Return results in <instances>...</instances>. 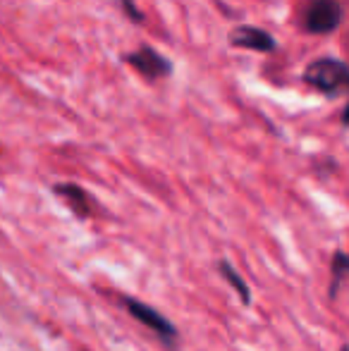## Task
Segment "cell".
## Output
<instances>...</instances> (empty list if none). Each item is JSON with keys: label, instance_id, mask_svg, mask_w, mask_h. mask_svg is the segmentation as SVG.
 <instances>
[{"label": "cell", "instance_id": "obj_1", "mask_svg": "<svg viewBox=\"0 0 349 351\" xmlns=\"http://www.w3.org/2000/svg\"><path fill=\"white\" fill-rule=\"evenodd\" d=\"M304 82L326 96H337L349 84V67L337 58H321L304 70Z\"/></svg>", "mask_w": 349, "mask_h": 351}, {"label": "cell", "instance_id": "obj_2", "mask_svg": "<svg viewBox=\"0 0 349 351\" xmlns=\"http://www.w3.org/2000/svg\"><path fill=\"white\" fill-rule=\"evenodd\" d=\"M120 299H122V306L130 311V315L136 320V323L144 325L146 330H151V332H154L163 344H168V347H177V337H180V332H177L175 325L170 323V320L165 318L158 308H154V306L144 304V301H139V299H132V296H120Z\"/></svg>", "mask_w": 349, "mask_h": 351}, {"label": "cell", "instance_id": "obj_3", "mask_svg": "<svg viewBox=\"0 0 349 351\" xmlns=\"http://www.w3.org/2000/svg\"><path fill=\"white\" fill-rule=\"evenodd\" d=\"M345 19V8L337 0H309L304 8V29L316 36L333 34Z\"/></svg>", "mask_w": 349, "mask_h": 351}, {"label": "cell", "instance_id": "obj_4", "mask_svg": "<svg viewBox=\"0 0 349 351\" xmlns=\"http://www.w3.org/2000/svg\"><path fill=\"white\" fill-rule=\"evenodd\" d=\"M125 62L132 70L139 72L141 77L149 79V82H154V79H165L173 74V62H170L163 53H158L151 46H141V48H136V51L127 53Z\"/></svg>", "mask_w": 349, "mask_h": 351}, {"label": "cell", "instance_id": "obj_5", "mask_svg": "<svg viewBox=\"0 0 349 351\" xmlns=\"http://www.w3.org/2000/svg\"><path fill=\"white\" fill-rule=\"evenodd\" d=\"M230 43L234 48H247V51L256 53H273L275 51V38L270 36L265 29L252 27V24H239L230 32Z\"/></svg>", "mask_w": 349, "mask_h": 351}, {"label": "cell", "instance_id": "obj_6", "mask_svg": "<svg viewBox=\"0 0 349 351\" xmlns=\"http://www.w3.org/2000/svg\"><path fill=\"white\" fill-rule=\"evenodd\" d=\"M53 194L65 201V206L75 213L80 220L91 217L93 201H91V196H88V191L82 189L80 184H75V182H58V184H53Z\"/></svg>", "mask_w": 349, "mask_h": 351}, {"label": "cell", "instance_id": "obj_7", "mask_svg": "<svg viewBox=\"0 0 349 351\" xmlns=\"http://www.w3.org/2000/svg\"><path fill=\"white\" fill-rule=\"evenodd\" d=\"M347 273H349V258L345 251H335L333 254V261H330V287H328V299H337V291L340 287L345 285L347 280Z\"/></svg>", "mask_w": 349, "mask_h": 351}, {"label": "cell", "instance_id": "obj_8", "mask_svg": "<svg viewBox=\"0 0 349 351\" xmlns=\"http://www.w3.org/2000/svg\"><path fill=\"white\" fill-rule=\"evenodd\" d=\"M218 273H220V278H223L234 291H237L244 306L252 304V289H249V285L244 282L242 275H239L237 270L232 268V263H228V261H220V263H218Z\"/></svg>", "mask_w": 349, "mask_h": 351}, {"label": "cell", "instance_id": "obj_9", "mask_svg": "<svg viewBox=\"0 0 349 351\" xmlns=\"http://www.w3.org/2000/svg\"><path fill=\"white\" fill-rule=\"evenodd\" d=\"M120 8H122V12H125L127 17H130L134 24H141V22H144V12H141V10L136 8L134 0H120Z\"/></svg>", "mask_w": 349, "mask_h": 351}, {"label": "cell", "instance_id": "obj_10", "mask_svg": "<svg viewBox=\"0 0 349 351\" xmlns=\"http://www.w3.org/2000/svg\"><path fill=\"white\" fill-rule=\"evenodd\" d=\"M342 351H347V347H342Z\"/></svg>", "mask_w": 349, "mask_h": 351}]
</instances>
